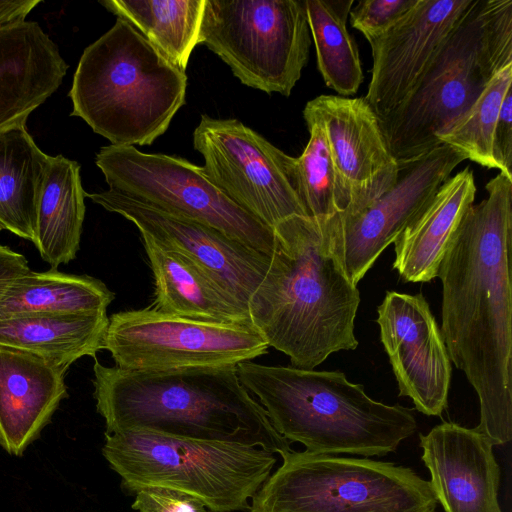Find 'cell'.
Segmentation results:
<instances>
[{
    "label": "cell",
    "mask_w": 512,
    "mask_h": 512,
    "mask_svg": "<svg viewBox=\"0 0 512 512\" xmlns=\"http://www.w3.org/2000/svg\"><path fill=\"white\" fill-rule=\"evenodd\" d=\"M472 204L440 263L441 333L474 388V428L493 446L512 439V178L499 172Z\"/></svg>",
    "instance_id": "6da1fadb"
},
{
    "label": "cell",
    "mask_w": 512,
    "mask_h": 512,
    "mask_svg": "<svg viewBox=\"0 0 512 512\" xmlns=\"http://www.w3.org/2000/svg\"><path fill=\"white\" fill-rule=\"evenodd\" d=\"M86 192L80 165L50 156L37 202L33 244L51 269L74 260L80 248Z\"/></svg>",
    "instance_id": "603a6c76"
},
{
    "label": "cell",
    "mask_w": 512,
    "mask_h": 512,
    "mask_svg": "<svg viewBox=\"0 0 512 512\" xmlns=\"http://www.w3.org/2000/svg\"><path fill=\"white\" fill-rule=\"evenodd\" d=\"M353 0H305L317 66L325 84L340 96L354 95L364 80L359 52L347 30Z\"/></svg>",
    "instance_id": "83f0119b"
},
{
    "label": "cell",
    "mask_w": 512,
    "mask_h": 512,
    "mask_svg": "<svg viewBox=\"0 0 512 512\" xmlns=\"http://www.w3.org/2000/svg\"><path fill=\"white\" fill-rule=\"evenodd\" d=\"M102 454L124 489L179 490L212 512L249 510L277 463L275 454L259 447L149 431L105 434Z\"/></svg>",
    "instance_id": "52a82bcc"
},
{
    "label": "cell",
    "mask_w": 512,
    "mask_h": 512,
    "mask_svg": "<svg viewBox=\"0 0 512 512\" xmlns=\"http://www.w3.org/2000/svg\"><path fill=\"white\" fill-rule=\"evenodd\" d=\"M512 88V64L498 71L469 110L437 135L445 144L488 169H497L493 157V134L501 103Z\"/></svg>",
    "instance_id": "f546056e"
},
{
    "label": "cell",
    "mask_w": 512,
    "mask_h": 512,
    "mask_svg": "<svg viewBox=\"0 0 512 512\" xmlns=\"http://www.w3.org/2000/svg\"><path fill=\"white\" fill-rule=\"evenodd\" d=\"M193 146L206 177L264 225L273 229L289 217H309L298 193L295 158L239 120L202 114Z\"/></svg>",
    "instance_id": "7c38bea8"
},
{
    "label": "cell",
    "mask_w": 512,
    "mask_h": 512,
    "mask_svg": "<svg viewBox=\"0 0 512 512\" xmlns=\"http://www.w3.org/2000/svg\"><path fill=\"white\" fill-rule=\"evenodd\" d=\"M40 0H0V28L20 23Z\"/></svg>",
    "instance_id": "e575fe53"
},
{
    "label": "cell",
    "mask_w": 512,
    "mask_h": 512,
    "mask_svg": "<svg viewBox=\"0 0 512 512\" xmlns=\"http://www.w3.org/2000/svg\"><path fill=\"white\" fill-rule=\"evenodd\" d=\"M3 229H4L3 226L0 224V231H2Z\"/></svg>",
    "instance_id": "d590c367"
},
{
    "label": "cell",
    "mask_w": 512,
    "mask_h": 512,
    "mask_svg": "<svg viewBox=\"0 0 512 512\" xmlns=\"http://www.w3.org/2000/svg\"><path fill=\"white\" fill-rule=\"evenodd\" d=\"M186 73L117 18L85 48L69 91L71 116L111 145H151L185 103Z\"/></svg>",
    "instance_id": "5b68a950"
},
{
    "label": "cell",
    "mask_w": 512,
    "mask_h": 512,
    "mask_svg": "<svg viewBox=\"0 0 512 512\" xmlns=\"http://www.w3.org/2000/svg\"><path fill=\"white\" fill-rule=\"evenodd\" d=\"M417 3L418 0H361L349 12L351 25L370 42L393 27Z\"/></svg>",
    "instance_id": "4dcf8cb0"
},
{
    "label": "cell",
    "mask_w": 512,
    "mask_h": 512,
    "mask_svg": "<svg viewBox=\"0 0 512 512\" xmlns=\"http://www.w3.org/2000/svg\"><path fill=\"white\" fill-rule=\"evenodd\" d=\"M95 163L109 190L168 214L214 228L271 256L274 231L232 202L188 160L135 146L101 147Z\"/></svg>",
    "instance_id": "30bf717a"
},
{
    "label": "cell",
    "mask_w": 512,
    "mask_h": 512,
    "mask_svg": "<svg viewBox=\"0 0 512 512\" xmlns=\"http://www.w3.org/2000/svg\"><path fill=\"white\" fill-rule=\"evenodd\" d=\"M475 195L474 174L466 167L445 181L398 235L393 242V269L404 282L424 283L437 277L449 242Z\"/></svg>",
    "instance_id": "44dd1931"
},
{
    "label": "cell",
    "mask_w": 512,
    "mask_h": 512,
    "mask_svg": "<svg viewBox=\"0 0 512 512\" xmlns=\"http://www.w3.org/2000/svg\"><path fill=\"white\" fill-rule=\"evenodd\" d=\"M59 365L35 354L0 346V445L20 456L67 397Z\"/></svg>",
    "instance_id": "d6986e66"
},
{
    "label": "cell",
    "mask_w": 512,
    "mask_h": 512,
    "mask_svg": "<svg viewBox=\"0 0 512 512\" xmlns=\"http://www.w3.org/2000/svg\"><path fill=\"white\" fill-rule=\"evenodd\" d=\"M303 117L323 128L341 182L350 196L342 213H355L396 182L399 164L390 153L379 118L364 97L319 95Z\"/></svg>",
    "instance_id": "e0dca14e"
},
{
    "label": "cell",
    "mask_w": 512,
    "mask_h": 512,
    "mask_svg": "<svg viewBox=\"0 0 512 512\" xmlns=\"http://www.w3.org/2000/svg\"><path fill=\"white\" fill-rule=\"evenodd\" d=\"M464 160L457 150L441 144L399 165L395 184L363 209L324 220L331 249L353 284H358Z\"/></svg>",
    "instance_id": "4fadbf2b"
},
{
    "label": "cell",
    "mask_w": 512,
    "mask_h": 512,
    "mask_svg": "<svg viewBox=\"0 0 512 512\" xmlns=\"http://www.w3.org/2000/svg\"><path fill=\"white\" fill-rule=\"evenodd\" d=\"M100 4L129 22L172 65L186 71L199 44L206 0H105Z\"/></svg>",
    "instance_id": "4316f807"
},
{
    "label": "cell",
    "mask_w": 512,
    "mask_h": 512,
    "mask_svg": "<svg viewBox=\"0 0 512 512\" xmlns=\"http://www.w3.org/2000/svg\"><path fill=\"white\" fill-rule=\"evenodd\" d=\"M141 239L153 275V308L196 320L252 326L248 309L201 268L146 236Z\"/></svg>",
    "instance_id": "7402d4cb"
},
{
    "label": "cell",
    "mask_w": 512,
    "mask_h": 512,
    "mask_svg": "<svg viewBox=\"0 0 512 512\" xmlns=\"http://www.w3.org/2000/svg\"><path fill=\"white\" fill-rule=\"evenodd\" d=\"M304 120L309 140L295 158L298 193L310 218L328 219L349 207L350 196L341 182L322 126L313 119Z\"/></svg>",
    "instance_id": "f1b7e54d"
},
{
    "label": "cell",
    "mask_w": 512,
    "mask_h": 512,
    "mask_svg": "<svg viewBox=\"0 0 512 512\" xmlns=\"http://www.w3.org/2000/svg\"><path fill=\"white\" fill-rule=\"evenodd\" d=\"M108 324L106 312L37 314L0 319V346L26 351L70 367L96 358Z\"/></svg>",
    "instance_id": "cb8c5ba5"
},
{
    "label": "cell",
    "mask_w": 512,
    "mask_h": 512,
    "mask_svg": "<svg viewBox=\"0 0 512 512\" xmlns=\"http://www.w3.org/2000/svg\"><path fill=\"white\" fill-rule=\"evenodd\" d=\"M30 270L24 255L0 243V297L17 278Z\"/></svg>",
    "instance_id": "836d02e7"
},
{
    "label": "cell",
    "mask_w": 512,
    "mask_h": 512,
    "mask_svg": "<svg viewBox=\"0 0 512 512\" xmlns=\"http://www.w3.org/2000/svg\"><path fill=\"white\" fill-rule=\"evenodd\" d=\"M273 231L268 270L248 301L254 329L300 369L356 349L360 292L331 249L324 219L292 216Z\"/></svg>",
    "instance_id": "7a4b0ae2"
},
{
    "label": "cell",
    "mask_w": 512,
    "mask_h": 512,
    "mask_svg": "<svg viewBox=\"0 0 512 512\" xmlns=\"http://www.w3.org/2000/svg\"><path fill=\"white\" fill-rule=\"evenodd\" d=\"M237 373L277 432L308 452L381 457L418 427L411 409L370 398L340 371L248 361L237 365Z\"/></svg>",
    "instance_id": "277c9868"
},
{
    "label": "cell",
    "mask_w": 512,
    "mask_h": 512,
    "mask_svg": "<svg viewBox=\"0 0 512 512\" xmlns=\"http://www.w3.org/2000/svg\"><path fill=\"white\" fill-rule=\"evenodd\" d=\"M433 494L445 512H502L493 444L474 428L443 422L419 435Z\"/></svg>",
    "instance_id": "ac0fdd59"
},
{
    "label": "cell",
    "mask_w": 512,
    "mask_h": 512,
    "mask_svg": "<svg viewBox=\"0 0 512 512\" xmlns=\"http://www.w3.org/2000/svg\"><path fill=\"white\" fill-rule=\"evenodd\" d=\"M512 64V0H476L406 101L379 119L399 165L441 145L491 78Z\"/></svg>",
    "instance_id": "8992f818"
},
{
    "label": "cell",
    "mask_w": 512,
    "mask_h": 512,
    "mask_svg": "<svg viewBox=\"0 0 512 512\" xmlns=\"http://www.w3.org/2000/svg\"><path fill=\"white\" fill-rule=\"evenodd\" d=\"M68 65L34 21L0 28V132L28 116L61 85Z\"/></svg>",
    "instance_id": "ffe728a7"
},
{
    "label": "cell",
    "mask_w": 512,
    "mask_h": 512,
    "mask_svg": "<svg viewBox=\"0 0 512 512\" xmlns=\"http://www.w3.org/2000/svg\"><path fill=\"white\" fill-rule=\"evenodd\" d=\"M49 158L37 146L26 124L0 132V224L31 242Z\"/></svg>",
    "instance_id": "d4e9b609"
},
{
    "label": "cell",
    "mask_w": 512,
    "mask_h": 512,
    "mask_svg": "<svg viewBox=\"0 0 512 512\" xmlns=\"http://www.w3.org/2000/svg\"><path fill=\"white\" fill-rule=\"evenodd\" d=\"M92 202L132 222L140 235L189 259L248 309L270 256L201 223L146 206L111 190L86 193Z\"/></svg>",
    "instance_id": "5bb4252c"
},
{
    "label": "cell",
    "mask_w": 512,
    "mask_h": 512,
    "mask_svg": "<svg viewBox=\"0 0 512 512\" xmlns=\"http://www.w3.org/2000/svg\"><path fill=\"white\" fill-rule=\"evenodd\" d=\"M93 374L105 434L149 431L241 443L280 456L292 450L241 383L237 366L139 371L94 358Z\"/></svg>",
    "instance_id": "3957f363"
},
{
    "label": "cell",
    "mask_w": 512,
    "mask_h": 512,
    "mask_svg": "<svg viewBox=\"0 0 512 512\" xmlns=\"http://www.w3.org/2000/svg\"><path fill=\"white\" fill-rule=\"evenodd\" d=\"M377 314L399 395L409 397L420 413L440 416L447 407L452 367L425 297L387 291Z\"/></svg>",
    "instance_id": "2e32d148"
},
{
    "label": "cell",
    "mask_w": 512,
    "mask_h": 512,
    "mask_svg": "<svg viewBox=\"0 0 512 512\" xmlns=\"http://www.w3.org/2000/svg\"><path fill=\"white\" fill-rule=\"evenodd\" d=\"M281 458L250 512L436 511L430 482L408 467L293 449Z\"/></svg>",
    "instance_id": "ba28073f"
},
{
    "label": "cell",
    "mask_w": 512,
    "mask_h": 512,
    "mask_svg": "<svg viewBox=\"0 0 512 512\" xmlns=\"http://www.w3.org/2000/svg\"><path fill=\"white\" fill-rule=\"evenodd\" d=\"M114 293L99 279L50 269L30 270L0 297V319L37 314L106 312Z\"/></svg>",
    "instance_id": "484cf974"
},
{
    "label": "cell",
    "mask_w": 512,
    "mask_h": 512,
    "mask_svg": "<svg viewBox=\"0 0 512 512\" xmlns=\"http://www.w3.org/2000/svg\"><path fill=\"white\" fill-rule=\"evenodd\" d=\"M493 157L497 169L512 178V88L501 103L493 134Z\"/></svg>",
    "instance_id": "d6a6232c"
},
{
    "label": "cell",
    "mask_w": 512,
    "mask_h": 512,
    "mask_svg": "<svg viewBox=\"0 0 512 512\" xmlns=\"http://www.w3.org/2000/svg\"><path fill=\"white\" fill-rule=\"evenodd\" d=\"M199 44L242 84L288 97L309 59L305 0H206Z\"/></svg>",
    "instance_id": "9c48e42d"
},
{
    "label": "cell",
    "mask_w": 512,
    "mask_h": 512,
    "mask_svg": "<svg viewBox=\"0 0 512 512\" xmlns=\"http://www.w3.org/2000/svg\"><path fill=\"white\" fill-rule=\"evenodd\" d=\"M476 0H418L393 27L369 42L373 66L365 99L379 119L419 84Z\"/></svg>",
    "instance_id": "9a60e30c"
},
{
    "label": "cell",
    "mask_w": 512,
    "mask_h": 512,
    "mask_svg": "<svg viewBox=\"0 0 512 512\" xmlns=\"http://www.w3.org/2000/svg\"><path fill=\"white\" fill-rule=\"evenodd\" d=\"M268 348L251 325L196 320L152 306L112 314L102 343L115 366L139 371L237 366Z\"/></svg>",
    "instance_id": "8fae6325"
},
{
    "label": "cell",
    "mask_w": 512,
    "mask_h": 512,
    "mask_svg": "<svg viewBox=\"0 0 512 512\" xmlns=\"http://www.w3.org/2000/svg\"><path fill=\"white\" fill-rule=\"evenodd\" d=\"M131 507L137 512H212L200 499L164 487H146L136 491Z\"/></svg>",
    "instance_id": "1f68e13d"
}]
</instances>
